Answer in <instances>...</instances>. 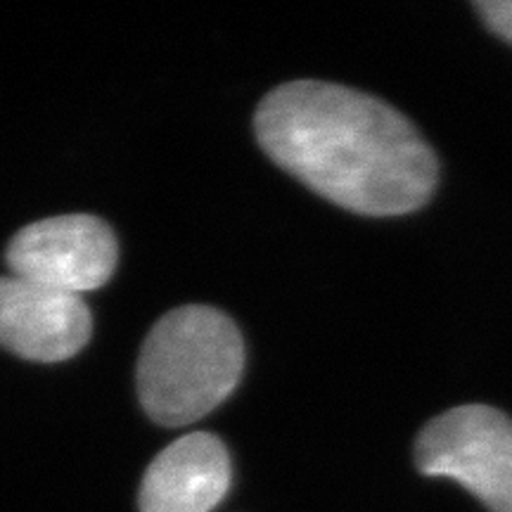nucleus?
Here are the masks:
<instances>
[{"mask_svg":"<svg viewBox=\"0 0 512 512\" xmlns=\"http://www.w3.org/2000/svg\"><path fill=\"white\" fill-rule=\"evenodd\" d=\"M245 344L226 313L181 306L159 318L138 361V394L159 425L183 427L221 406L238 387Z\"/></svg>","mask_w":512,"mask_h":512,"instance_id":"obj_2","label":"nucleus"},{"mask_svg":"<svg viewBox=\"0 0 512 512\" xmlns=\"http://www.w3.org/2000/svg\"><path fill=\"white\" fill-rule=\"evenodd\" d=\"M254 131L275 164L354 214H411L437 185V159L411 121L354 88L285 83L261 100Z\"/></svg>","mask_w":512,"mask_h":512,"instance_id":"obj_1","label":"nucleus"},{"mask_svg":"<svg viewBox=\"0 0 512 512\" xmlns=\"http://www.w3.org/2000/svg\"><path fill=\"white\" fill-rule=\"evenodd\" d=\"M117 238L98 216L67 214L36 221L10 240L5 261L15 278L69 294L98 290L117 268Z\"/></svg>","mask_w":512,"mask_h":512,"instance_id":"obj_4","label":"nucleus"},{"mask_svg":"<svg viewBox=\"0 0 512 512\" xmlns=\"http://www.w3.org/2000/svg\"><path fill=\"white\" fill-rule=\"evenodd\" d=\"M477 10L498 36L512 43V0H479Z\"/></svg>","mask_w":512,"mask_h":512,"instance_id":"obj_7","label":"nucleus"},{"mask_svg":"<svg viewBox=\"0 0 512 512\" xmlns=\"http://www.w3.org/2000/svg\"><path fill=\"white\" fill-rule=\"evenodd\" d=\"M230 486V458L214 434L195 432L164 448L147 467L140 512H209Z\"/></svg>","mask_w":512,"mask_h":512,"instance_id":"obj_6","label":"nucleus"},{"mask_svg":"<svg viewBox=\"0 0 512 512\" xmlns=\"http://www.w3.org/2000/svg\"><path fill=\"white\" fill-rule=\"evenodd\" d=\"M415 465L465 486L491 512H512V418L498 408L472 403L427 422Z\"/></svg>","mask_w":512,"mask_h":512,"instance_id":"obj_3","label":"nucleus"},{"mask_svg":"<svg viewBox=\"0 0 512 512\" xmlns=\"http://www.w3.org/2000/svg\"><path fill=\"white\" fill-rule=\"evenodd\" d=\"M93 320L79 294L31 280L0 278V347L29 361L72 358L91 339Z\"/></svg>","mask_w":512,"mask_h":512,"instance_id":"obj_5","label":"nucleus"}]
</instances>
